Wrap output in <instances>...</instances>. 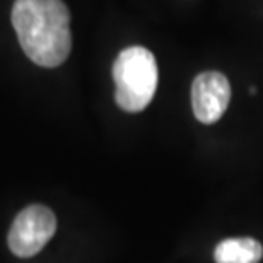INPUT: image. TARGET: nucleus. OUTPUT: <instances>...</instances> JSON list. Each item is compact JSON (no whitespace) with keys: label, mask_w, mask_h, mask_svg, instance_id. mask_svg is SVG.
<instances>
[{"label":"nucleus","mask_w":263,"mask_h":263,"mask_svg":"<svg viewBox=\"0 0 263 263\" xmlns=\"http://www.w3.org/2000/svg\"><path fill=\"white\" fill-rule=\"evenodd\" d=\"M55 231V214L45 205H29L19 212L10 226L9 248L15 256L29 258L45 248Z\"/></svg>","instance_id":"3"},{"label":"nucleus","mask_w":263,"mask_h":263,"mask_svg":"<svg viewBox=\"0 0 263 263\" xmlns=\"http://www.w3.org/2000/svg\"><path fill=\"white\" fill-rule=\"evenodd\" d=\"M231 101V84L220 72H202L192 84V108L200 123L212 125L222 118Z\"/></svg>","instance_id":"4"},{"label":"nucleus","mask_w":263,"mask_h":263,"mask_svg":"<svg viewBox=\"0 0 263 263\" xmlns=\"http://www.w3.org/2000/svg\"><path fill=\"white\" fill-rule=\"evenodd\" d=\"M263 246L253 238H229L217 245L214 251L215 263H258Z\"/></svg>","instance_id":"5"},{"label":"nucleus","mask_w":263,"mask_h":263,"mask_svg":"<svg viewBox=\"0 0 263 263\" xmlns=\"http://www.w3.org/2000/svg\"><path fill=\"white\" fill-rule=\"evenodd\" d=\"M12 24L24 53L36 65L53 68L72 50L70 14L62 0H15Z\"/></svg>","instance_id":"1"},{"label":"nucleus","mask_w":263,"mask_h":263,"mask_svg":"<svg viewBox=\"0 0 263 263\" xmlns=\"http://www.w3.org/2000/svg\"><path fill=\"white\" fill-rule=\"evenodd\" d=\"M115 99L127 113H139L149 106L157 89V64L144 46H130L113 65Z\"/></svg>","instance_id":"2"}]
</instances>
